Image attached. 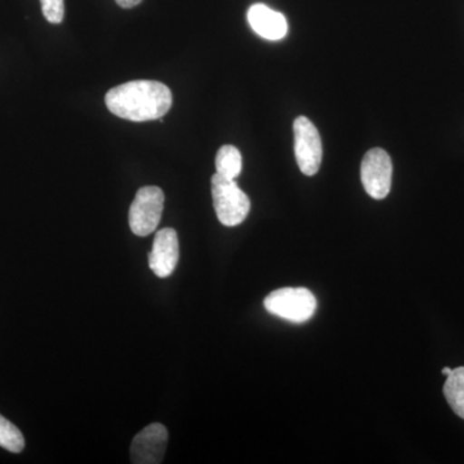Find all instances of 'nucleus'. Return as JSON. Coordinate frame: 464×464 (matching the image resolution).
Here are the masks:
<instances>
[{"label":"nucleus","mask_w":464,"mask_h":464,"mask_svg":"<svg viewBox=\"0 0 464 464\" xmlns=\"http://www.w3.org/2000/svg\"><path fill=\"white\" fill-rule=\"evenodd\" d=\"M172 92L155 81H133L108 92L106 106L118 118L149 121L163 118L172 106Z\"/></svg>","instance_id":"nucleus-1"},{"label":"nucleus","mask_w":464,"mask_h":464,"mask_svg":"<svg viewBox=\"0 0 464 464\" xmlns=\"http://www.w3.org/2000/svg\"><path fill=\"white\" fill-rule=\"evenodd\" d=\"M212 198L219 222L227 227L240 225L249 215L250 201L235 179L219 174L212 177Z\"/></svg>","instance_id":"nucleus-2"},{"label":"nucleus","mask_w":464,"mask_h":464,"mask_svg":"<svg viewBox=\"0 0 464 464\" xmlns=\"http://www.w3.org/2000/svg\"><path fill=\"white\" fill-rule=\"evenodd\" d=\"M268 313L292 323H306L316 311V298L306 288L275 290L265 298Z\"/></svg>","instance_id":"nucleus-3"},{"label":"nucleus","mask_w":464,"mask_h":464,"mask_svg":"<svg viewBox=\"0 0 464 464\" xmlns=\"http://www.w3.org/2000/svg\"><path fill=\"white\" fill-rule=\"evenodd\" d=\"M164 209V192L157 186L137 191L130 209V227L137 237H148L157 230Z\"/></svg>","instance_id":"nucleus-4"},{"label":"nucleus","mask_w":464,"mask_h":464,"mask_svg":"<svg viewBox=\"0 0 464 464\" xmlns=\"http://www.w3.org/2000/svg\"><path fill=\"white\" fill-rule=\"evenodd\" d=\"M295 160L306 176H314L323 160V143L319 130L306 116H298L293 124Z\"/></svg>","instance_id":"nucleus-5"},{"label":"nucleus","mask_w":464,"mask_h":464,"mask_svg":"<svg viewBox=\"0 0 464 464\" xmlns=\"http://www.w3.org/2000/svg\"><path fill=\"white\" fill-rule=\"evenodd\" d=\"M362 181L373 199L382 200L390 194L392 182V161L384 150L372 149L362 163Z\"/></svg>","instance_id":"nucleus-6"},{"label":"nucleus","mask_w":464,"mask_h":464,"mask_svg":"<svg viewBox=\"0 0 464 464\" xmlns=\"http://www.w3.org/2000/svg\"><path fill=\"white\" fill-rule=\"evenodd\" d=\"M168 442V431L160 423L149 424L137 433L130 445V460L134 464L163 462Z\"/></svg>","instance_id":"nucleus-7"},{"label":"nucleus","mask_w":464,"mask_h":464,"mask_svg":"<svg viewBox=\"0 0 464 464\" xmlns=\"http://www.w3.org/2000/svg\"><path fill=\"white\" fill-rule=\"evenodd\" d=\"M179 258V244L173 228L158 231L149 255V266L158 277H168L176 270Z\"/></svg>","instance_id":"nucleus-8"},{"label":"nucleus","mask_w":464,"mask_h":464,"mask_svg":"<svg viewBox=\"0 0 464 464\" xmlns=\"http://www.w3.org/2000/svg\"><path fill=\"white\" fill-rule=\"evenodd\" d=\"M248 23L256 34L267 41H280L288 33L285 16L265 5H255L249 8Z\"/></svg>","instance_id":"nucleus-9"},{"label":"nucleus","mask_w":464,"mask_h":464,"mask_svg":"<svg viewBox=\"0 0 464 464\" xmlns=\"http://www.w3.org/2000/svg\"><path fill=\"white\" fill-rule=\"evenodd\" d=\"M444 395L454 413L464 420V366L454 369L444 384Z\"/></svg>","instance_id":"nucleus-10"},{"label":"nucleus","mask_w":464,"mask_h":464,"mask_svg":"<svg viewBox=\"0 0 464 464\" xmlns=\"http://www.w3.org/2000/svg\"><path fill=\"white\" fill-rule=\"evenodd\" d=\"M243 168V159L239 150L235 146L225 145L217 152L216 173L226 179H235L239 177Z\"/></svg>","instance_id":"nucleus-11"},{"label":"nucleus","mask_w":464,"mask_h":464,"mask_svg":"<svg viewBox=\"0 0 464 464\" xmlns=\"http://www.w3.org/2000/svg\"><path fill=\"white\" fill-rule=\"evenodd\" d=\"M0 447L11 453H21L25 448L23 432L3 415H0Z\"/></svg>","instance_id":"nucleus-12"},{"label":"nucleus","mask_w":464,"mask_h":464,"mask_svg":"<svg viewBox=\"0 0 464 464\" xmlns=\"http://www.w3.org/2000/svg\"><path fill=\"white\" fill-rule=\"evenodd\" d=\"M42 11L48 23L61 24L65 16V5L63 0H41Z\"/></svg>","instance_id":"nucleus-13"},{"label":"nucleus","mask_w":464,"mask_h":464,"mask_svg":"<svg viewBox=\"0 0 464 464\" xmlns=\"http://www.w3.org/2000/svg\"><path fill=\"white\" fill-rule=\"evenodd\" d=\"M121 8H133L139 5L142 0H115Z\"/></svg>","instance_id":"nucleus-14"},{"label":"nucleus","mask_w":464,"mask_h":464,"mask_svg":"<svg viewBox=\"0 0 464 464\" xmlns=\"http://www.w3.org/2000/svg\"><path fill=\"white\" fill-rule=\"evenodd\" d=\"M451 372H453V369H450V368H444V369H442V374L447 375V377H448L449 374L451 373Z\"/></svg>","instance_id":"nucleus-15"}]
</instances>
